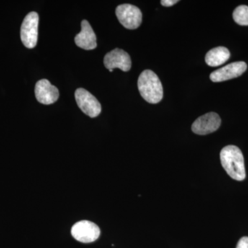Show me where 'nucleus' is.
Instances as JSON below:
<instances>
[{
  "mask_svg": "<svg viewBox=\"0 0 248 248\" xmlns=\"http://www.w3.org/2000/svg\"><path fill=\"white\" fill-rule=\"evenodd\" d=\"M220 159L222 166L230 177L236 181L246 179L244 155L237 146L230 145L224 147L220 153Z\"/></svg>",
  "mask_w": 248,
  "mask_h": 248,
  "instance_id": "nucleus-1",
  "label": "nucleus"
},
{
  "mask_svg": "<svg viewBox=\"0 0 248 248\" xmlns=\"http://www.w3.org/2000/svg\"><path fill=\"white\" fill-rule=\"evenodd\" d=\"M138 89L141 97L150 104H157L164 96V91L159 78L153 71L142 72L138 79Z\"/></svg>",
  "mask_w": 248,
  "mask_h": 248,
  "instance_id": "nucleus-2",
  "label": "nucleus"
},
{
  "mask_svg": "<svg viewBox=\"0 0 248 248\" xmlns=\"http://www.w3.org/2000/svg\"><path fill=\"white\" fill-rule=\"evenodd\" d=\"M39 16L31 12L26 16L21 27L20 35L23 45L28 48H35L38 39Z\"/></svg>",
  "mask_w": 248,
  "mask_h": 248,
  "instance_id": "nucleus-3",
  "label": "nucleus"
},
{
  "mask_svg": "<svg viewBox=\"0 0 248 248\" xmlns=\"http://www.w3.org/2000/svg\"><path fill=\"white\" fill-rule=\"evenodd\" d=\"M116 16L124 27L134 30L141 25L142 13L140 9L134 5L124 4L120 5L116 9Z\"/></svg>",
  "mask_w": 248,
  "mask_h": 248,
  "instance_id": "nucleus-4",
  "label": "nucleus"
},
{
  "mask_svg": "<svg viewBox=\"0 0 248 248\" xmlns=\"http://www.w3.org/2000/svg\"><path fill=\"white\" fill-rule=\"evenodd\" d=\"M76 99L79 108L91 118L97 117L102 111L100 103L91 93L84 89L76 90Z\"/></svg>",
  "mask_w": 248,
  "mask_h": 248,
  "instance_id": "nucleus-5",
  "label": "nucleus"
},
{
  "mask_svg": "<svg viewBox=\"0 0 248 248\" xmlns=\"http://www.w3.org/2000/svg\"><path fill=\"white\" fill-rule=\"evenodd\" d=\"M73 237L84 244L94 242L100 236V229L99 227L89 221L78 222L71 229Z\"/></svg>",
  "mask_w": 248,
  "mask_h": 248,
  "instance_id": "nucleus-6",
  "label": "nucleus"
},
{
  "mask_svg": "<svg viewBox=\"0 0 248 248\" xmlns=\"http://www.w3.org/2000/svg\"><path fill=\"white\" fill-rule=\"evenodd\" d=\"M221 124V120L218 114L208 112L195 120L192 124V130L197 135H208L218 130Z\"/></svg>",
  "mask_w": 248,
  "mask_h": 248,
  "instance_id": "nucleus-7",
  "label": "nucleus"
},
{
  "mask_svg": "<svg viewBox=\"0 0 248 248\" xmlns=\"http://www.w3.org/2000/svg\"><path fill=\"white\" fill-rule=\"evenodd\" d=\"M104 66L108 70L120 68L124 72L130 71L132 62L130 55L122 49L115 48L105 55Z\"/></svg>",
  "mask_w": 248,
  "mask_h": 248,
  "instance_id": "nucleus-8",
  "label": "nucleus"
},
{
  "mask_svg": "<svg viewBox=\"0 0 248 248\" xmlns=\"http://www.w3.org/2000/svg\"><path fill=\"white\" fill-rule=\"evenodd\" d=\"M247 69L244 62H236L214 71L210 76L213 82H221L241 76Z\"/></svg>",
  "mask_w": 248,
  "mask_h": 248,
  "instance_id": "nucleus-9",
  "label": "nucleus"
},
{
  "mask_svg": "<svg viewBox=\"0 0 248 248\" xmlns=\"http://www.w3.org/2000/svg\"><path fill=\"white\" fill-rule=\"evenodd\" d=\"M36 99L41 104L49 105L58 101L60 93L48 80L43 79L36 83L35 88Z\"/></svg>",
  "mask_w": 248,
  "mask_h": 248,
  "instance_id": "nucleus-10",
  "label": "nucleus"
},
{
  "mask_svg": "<svg viewBox=\"0 0 248 248\" xmlns=\"http://www.w3.org/2000/svg\"><path fill=\"white\" fill-rule=\"evenodd\" d=\"M75 42L84 50H93L97 47V37L87 20L81 22V31L75 37Z\"/></svg>",
  "mask_w": 248,
  "mask_h": 248,
  "instance_id": "nucleus-11",
  "label": "nucleus"
},
{
  "mask_svg": "<svg viewBox=\"0 0 248 248\" xmlns=\"http://www.w3.org/2000/svg\"><path fill=\"white\" fill-rule=\"evenodd\" d=\"M231 57L229 50L226 47L219 46L209 50L205 55V62L208 66L216 67L226 63Z\"/></svg>",
  "mask_w": 248,
  "mask_h": 248,
  "instance_id": "nucleus-12",
  "label": "nucleus"
},
{
  "mask_svg": "<svg viewBox=\"0 0 248 248\" xmlns=\"http://www.w3.org/2000/svg\"><path fill=\"white\" fill-rule=\"evenodd\" d=\"M233 19L236 24L241 26H248V6L241 5L235 9Z\"/></svg>",
  "mask_w": 248,
  "mask_h": 248,
  "instance_id": "nucleus-13",
  "label": "nucleus"
},
{
  "mask_svg": "<svg viewBox=\"0 0 248 248\" xmlns=\"http://www.w3.org/2000/svg\"><path fill=\"white\" fill-rule=\"evenodd\" d=\"M236 248H248V237L244 236L239 240Z\"/></svg>",
  "mask_w": 248,
  "mask_h": 248,
  "instance_id": "nucleus-14",
  "label": "nucleus"
},
{
  "mask_svg": "<svg viewBox=\"0 0 248 248\" xmlns=\"http://www.w3.org/2000/svg\"><path fill=\"white\" fill-rule=\"evenodd\" d=\"M177 2H179L178 0H161V5L166 6V7L172 6L173 5L177 4Z\"/></svg>",
  "mask_w": 248,
  "mask_h": 248,
  "instance_id": "nucleus-15",
  "label": "nucleus"
},
{
  "mask_svg": "<svg viewBox=\"0 0 248 248\" xmlns=\"http://www.w3.org/2000/svg\"><path fill=\"white\" fill-rule=\"evenodd\" d=\"M109 71H110V72H112V71H113V70H112V69H111V70H109Z\"/></svg>",
  "mask_w": 248,
  "mask_h": 248,
  "instance_id": "nucleus-16",
  "label": "nucleus"
}]
</instances>
